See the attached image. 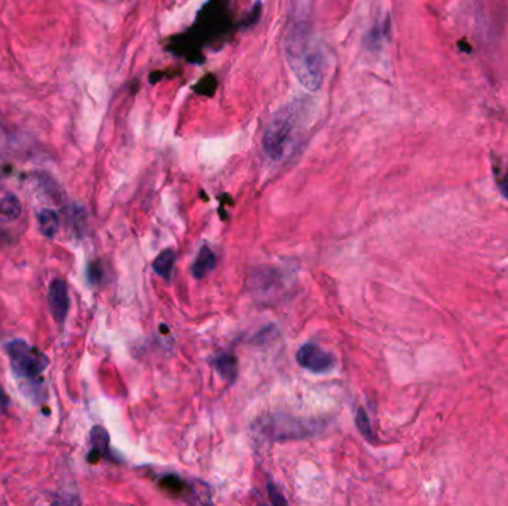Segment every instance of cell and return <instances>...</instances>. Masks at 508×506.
<instances>
[{"mask_svg":"<svg viewBox=\"0 0 508 506\" xmlns=\"http://www.w3.org/2000/svg\"><path fill=\"white\" fill-rule=\"evenodd\" d=\"M8 356L10 367L21 377L35 379L47 368L48 359L36 352L24 340H14L8 345Z\"/></svg>","mask_w":508,"mask_h":506,"instance_id":"3","label":"cell"},{"mask_svg":"<svg viewBox=\"0 0 508 506\" xmlns=\"http://www.w3.org/2000/svg\"><path fill=\"white\" fill-rule=\"evenodd\" d=\"M296 358L298 363L303 368L312 371V373H325V371H329L334 364V359L330 354L324 352L317 345L312 343L303 345L299 349Z\"/></svg>","mask_w":508,"mask_h":506,"instance_id":"4","label":"cell"},{"mask_svg":"<svg viewBox=\"0 0 508 506\" xmlns=\"http://www.w3.org/2000/svg\"><path fill=\"white\" fill-rule=\"evenodd\" d=\"M38 223L40 232L47 236V238H54L60 229V219L54 209L48 208L42 209L38 214Z\"/></svg>","mask_w":508,"mask_h":506,"instance_id":"8","label":"cell"},{"mask_svg":"<svg viewBox=\"0 0 508 506\" xmlns=\"http://www.w3.org/2000/svg\"><path fill=\"white\" fill-rule=\"evenodd\" d=\"M302 122V106L288 104L272 116L263 134V152L270 161H281L296 143Z\"/></svg>","mask_w":508,"mask_h":506,"instance_id":"2","label":"cell"},{"mask_svg":"<svg viewBox=\"0 0 508 506\" xmlns=\"http://www.w3.org/2000/svg\"><path fill=\"white\" fill-rule=\"evenodd\" d=\"M214 368L217 370V373L228 381H233L236 379V374H238V361L233 355L229 354H223L219 355L216 359H214Z\"/></svg>","mask_w":508,"mask_h":506,"instance_id":"7","label":"cell"},{"mask_svg":"<svg viewBox=\"0 0 508 506\" xmlns=\"http://www.w3.org/2000/svg\"><path fill=\"white\" fill-rule=\"evenodd\" d=\"M21 214V204L15 195L8 193L3 199H0V216L8 220H15Z\"/></svg>","mask_w":508,"mask_h":506,"instance_id":"10","label":"cell"},{"mask_svg":"<svg viewBox=\"0 0 508 506\" xmlns=\"http://www.w3.org/2000/svg\"><path fill=\"white\" fill-rule=\"evenodd\" d=\"M498 187L501 190V193L504 195V198L508 199V168H507L505 174L498 180Z\"/></svg>","mask_w":508,"mask_h":506,"instance_id":"15","label":"cell"},{"mask_svg":"<svg viewBox=\"0 0 508 506\" xmlns=\"http://www.w3.org/2000/svg\"><path fill=\"white\" fill-rule=\"evenodd\" d=\"M293 73L308 91H317L324 77V57L312 40V0H293L284 36Z\"/></svg>","mask_w":508,"mask_h":506,"instance_id":"1","label":"cell"},{"mask_svg":"<svg viewBox=\"0 0 508 506\" xmlns=\"http://www.w3.org/2000/svg\"><path fill=\"white\" fill-rule=\"evenodd\" d=\"M91 443L94 453L100 456L109 454V434L103 426H94L91 429Z\"/></svg>","mask_w":508,"mask_h":506,"instance_id":"11","label":"cell"},{"mask_svg":"<svg viewBox=\"0 0 508 506\" xmlns=\"http://www.w3.org/2000/svg\"><path fill=\"white\" fill-rule=\"evenodd\" d=\"M160 487L164 489L167 493L182 494L186 489V484L176 475H167L160 481Z\"/></svg>","mask_w":508,"mask_h":506,"instance_id":"12","label":"cell"},{"mask_svg":"<svg viewBox=\"0 0 508 506\" xmlns=\"http://www.w3.org/2000/svg\"><path fill=\"white\" fill-rule=\"evenodd\" d=\"M268 491H269V499L274 505H286L287 503V500L281 496L279 490L274 484L268 486Z\"/></svg>","mask_w":508,"mask_h":506,"instance_id":"14","label":"cell"},{"mask_svg":"<svg viewBox=\"0 0 508 506\" xmlns=\"http://www.w3.org/2000/svg\"><path fill=\"white\" fill-rule=\"evenodd\" d=\"M174 251L173 250H164L160 255L155 258L153 262V271L162 276L164 279H169L173 275V266H174Z\"/></svg>","mask_w":508,"mask_h":506,"instance_id":"9","label":"cell"},{"mask_svg":"<svg viewBox=\"0 0 508 506\" xmlns=\"http://www.w3.org/2000/svg\"><path fill=\"white\" fill-rule=\"evenodd\" d=\"M216 264H217L216 254L213 253V250L208 245H204L201 248V251L198 253L194 267H192V274H194V276L197 279H202V278H206L214 267H216Z\"/></svg>","mask_w":508,"mask_h":506,"instance_id":"6","label":"cell"},{"mask_svg":"<svg viewBox=\"0 0 508 506\" xmlns=\"http://www.w3.org/2000/svg\"><path fill=\"white\" fill-rule=\"evenodd\" d=\"M48 303L54 319L61 324L66 321L67 313H69V291L63 279H54L49 285L48 292Z\"/></svg>","mask_w":508,"mask_h":506,"instance_id":"5","label":"cell"},{"mask_svg":"<svg viewBox=\"0 0 508 506\" xmlns=\"http://www.w3.org/2000/svg\"><path fill=\"white\" fill-rule=\"evenodd\" d=\"M355 423H357V428L358 431L361 432V435H363L366 440L369 441H374V431H371V425H370V420L367 418V414L363 409H360L357 411V418H355Z\"/></svg>","mask_w":508,"mask_h":506,"instance_id":"13","label":"cell"}]
</instances>
